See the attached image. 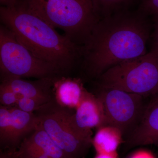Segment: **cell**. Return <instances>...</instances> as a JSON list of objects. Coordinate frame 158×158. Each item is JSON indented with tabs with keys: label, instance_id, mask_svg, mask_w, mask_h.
Returning a JSON list of instances; mask_svg holds the SVG:
<instances>
[{
	"label": "cell",
	"instance_id": "cell-15",
	"mask_svg": "<svg viewBox=\"0 0 158 158\" xmlns=\"http://www.w3.org/2000/svg\"><path fill=\"white\" fill-rule=\"evenodd\" d=\"M11 107L0 106L1 150H9L11 137Z\"/></svg>",
	"mask_w": 158,
	"mask_h": 158
},
{
	"label": "cell",
	"instance_id": "cell-13",
	"mask_svg": "<svg viewBox=\"0 0 158 158\" xmlns=\"http://www.w3.org/2000/svg\"><path fill=\"white\" fill-rule=\"evenodd\" d=\"M19 149L37 150L53 158H66L39 124L23 141Z\"/></svg>",
	"mask_w": 158,
	"mask_h": 158
},
{
	"label": "cell",
	"instance_id": "cell-3",
	"mask_svg": "<svg viewBox=\"0 0 158 158\" xmlns=\"http://www.w3.org/2000/svg\"><path fill=\"white\" fill-rule=\"evenodd\" d=\"M19 3L82 46L101 19L92 0H19Z\"/></svg>",
	"mask_w": 158,
	"mask_h": 158
},
{
	"label": "cell",
	"instance_id": "cell-6",
	"mask_svg": "<svg viewBox=\"0 0 158 158\" xmlns=\"http://www.w3.org/2000/svg\"><path fill=\"white\" fill-rule=\"evenodd\" d=\"M0 72L1 79H41L65 75L56 66L34 56L3 25L0 27Z\"/></svg>",
	"mask_w": 158,
	"mask_h": 158
},
{
	"label": "cell",
	"instance_id": "cell-12",
	"mask_svg": "<svg viewBox=\"0 0 158 158\" xmlns=\"http://www.w3.org/2000/svg\"><path fill=\"white\" fill-rule=\"evenodd\" d=\"M11 137L9 150L16 151L27 137L39 124L34 113L24 112L15 106L11 107Z\"/></svg>",
	"mask_w": 158,
	"mask_h": 158
},
{
	"label": "cell",
	"instance_id": "cell-1",
	"mask_svg": "<svg viewBox=\"0 0 158 158\" xmlns=\"http://www.w3.org/2000/svg\"><path fill=\"white\" fill-rule=\"evenodd\" d=\"M146 15L127 10L101 19L81 46L90 76L98 77L109 69L147 53L151 27Z\"/></svg>",
	"mask_w": 158,
	"mask_h": 158
},
{
	"label": "cell",
	"instance_id": "cell-8",
	"mask_svg": "<svg viewBox=\"0 0 158 158\" xmlns=\"http://www.w3.org/2000/svg\"><path fill=\"white\" fill-rule=\"evenodd\" d=\"M125 140L126 147L158 145V94L146 105L142 117L134 131Z\"/></svg>",
	"mask_w": 158,
	"mask_h": 158
},
{
	"label": "cell",
	"instance_id": "cell-7",
	"mask_svg": "<svg viewBox=\"0 0 158 158\" xmlns=\"http://www.w3.org/2000/svg\"><path fill=\"white\" fill-rule=\"evenodd\" d=\"M98 88L96 96L103 107L107 125L118 129L126 138L142 117L146 106L144 96L118 89Z\"/></svg>",
	"mask_w": 158,
	"mask_h": 158
},
{
	"label": "cell",
	"instance_id": "cell-17",
	"mask_svg": "<svg viewBox=\"0 0 158 158\" xmlns=\"http://www.w3.org/2000/svg\"><path fill=\"white\" fill-rule=\"evenodd\" d=\"M49 102L45 100L21 97L15 106L24 112L33 113Z\"/></svg>",
	"mask_w": 158,
	"mask_h": 158
},
{
	"label": "cell",
	"instance_id": "cell-2",
	"mask_svg": "<svg viewBox=\"0 0 158 158\" xmlns=\"http://www.w3.org/2000/svg\"><path fill=\"white\" fill-rule=\"evenodd\" d=\"M3 25L35 56L56 66L66 75L81 57V46L73 42L55 28L20 4L1 6Z\"/></svg>",
	"mask_w": 158,
	"mask_h": 158
},
{
	"label": "cell",
	"instance_id": "cell-25",
	"mask_svg": "<svg viewBox=\"0 0 158 158\" xmlns=\"http://www.w3.org/2000/svg\"><path fill=\"white\" fill-rule=\"evenodd\" d=\"M157 146H158V145H157ZM157 158H158V156H157Z\"/></svg>",
	"mask_w": 158,
	"mask_h": 158
},
{
	"label": "cell",
	"instance_id": "cell-4",
	"mask_svg": "<svg viewBox=\"0 0 158 158\" xmlns=\"http://www.w3.org/2000/svg\"><path fill=\"white\" fill-rule=\"evenodd\" d=\"M40 126L66 158H83L92 145V132L79 129L74 110L59 105L54 98L35 111Z\"/></svg>",
	"mask_w": 158,
	"mask_h": 158
},
{
	"label": "cell",
	"instance_id": "cell-19",
	"mask_svg": "<svg viewBox=\"0 0 158 158\" xmlns=\"http://www.w3.org/2000/svg\"><path fill=\"white\" fill-rule=\"evenodd\" d=\"M138 11L146 16L158 14V0H141Z\"/></svg>",
	"mask_w": 158,
	"mask_h": 158
},
{
	"label": "cell",
	"instance_id": "cell-24",
	"mask_svg": "<svg viewBox=\"0 0 158 158\" xmlns=\"http://www.w3.org/2000/svg\"><path fill=\"white\" fill-rule=\"evenodd\" d=\"M94 158H118V153H96Z\"/></svg>",
	"mask_w": 158,
	"mask_h": 158
},
{
	"label": "cell",
	"instance_id": "cell-10",
	"mask_svg": "<svg viewBox=\"0 0 158 158\" xmlns=\"http://www.w3.org/2000/svg\"><path fill=\"white\" fill-rule=\"evenodd\" d=\"M55 77L37 79L34 81L9 77L1 79V81L11 88L19 97H23L50 101L54 98L52 87Z\"/></svg>",
	"mask_w": 158,
	"mask_h": 158
},
{
	"label": "cell",
	"instance_id": "cell-5",
	"mask_svg": "<svg viewBox=\"0 0 158 158\" xmlns=\"http://www.w3.org/2000/svg\"><path fill=\"white\" fill-rule=\"evenodd\" d=\"M98 88L142 96L158 94V54L150 52L109 69L98 78Z\"/></svg>",
	"mask_w": 158,
	"mask_h": 158
},
{
	"label": "cell",
	"instance_id": "cell-21",
	"mask_svg": "<svg viewBox=\"0 0 158 158\" xmlns=\"http://www.w3.org/2000/svg\"><path fill=\"white\" fill-rule=\"evenodd\" d=\"M127 158H158L150 152L145 149H139L131 154Z\"/></svg>",
	"mask_w": 158,
	"mask_h": 158
},
{
	"label": "cell",
	"instance_id": "cell-14",
	"mask_svg": "<svg viewBox=\"0 0 158 158\" xmlns=\"http://www.w3.org/2000/svg\"><path fill=\"white\" fill-rule=\"evenodd\" d=\"M124 136L121 131L111 126L106 125L97 129L92 138L96 153H113L117 150L123 141Z\"/></svg>",
	"mask_w": 158,
	"mask_h": 158
},
{
	"label": "cell",
	"instance_id": "cell-22",
	"mask_svg": "<svg viewBox=\"0 0 158 158\" xmlns=\"http://www.w3.org/2000/svg\"><path fill=\"white\" fill-rule=\"evenodd\" d=\"M19 0H0V3L2 6L8 8L14 7L17 6L19 2Z\"/></svg>",
	"mask_w": 158,
	"mask_h": 158
},
{
	"label": "cell",
	"instance_id": "cell-23",
	"mask_svg": "<svg viewBox=\"0 0 158 158\" xmlns=\"http://www.w3.org/2000/svg\"><path fill=\"white\" fill-rule=\"evenodd\" d=\"M15 152L1 150L0 158H17Z\"/></svg>",
	"mask_w": 158,
	"mask_h": 158
},
{
	"label": "cell",
	"instance_id": "cell-20",
	"mask_svg": "<svg viewBox=\"0 0 158 158\" xmlns=\"http://www.w3.org/2000/svg\"><path fill=\"white\" fill-rule=\"evenodd\" d=\"M154 31L151 51L158 54V14L154 15Z\"/></svg>",
	"mask_w": 158,
	"mask_h": 158
},
{
	"label": "cell",
	"instance_id": "cell-9",
	"mask_svg": "<svg viewBox=\"0 0 158 158\" xmlns=\"http://www.w3.org/2000/svg\"><path fill=\"white\" fill-rule=\"evenodd\" d=\"M74 119L79 129L87 132L107 125L104 110L99 99L86 90L74 110Z\"/></svg>",
	"mask_w": 158,
	"mask_h": 158
},
{
	"label": "cell",
	"instance_id": "cell-18",
	"mask_svg": "<svg viewBox=\"0 0 158 158\" xmlns=\"http://www.w3.org/2000/svg\"><path fill=\"white\" fill-rule=\"evenodd\" d=\"M19 97L9 87L1 83L0 85V103L5 106H15Z\"/></svg>",
	"mask_w": 158,
	"mask_h": 158
},
{
	"label": "cell",
	"instance_id": "cell-11",
	"mask_svg": "<svg viewBox=\"0 0 158 158\" xmlns=\"http://www.w3.org/2000/svg\"><path fill=\"white\" fill-rule=\"evenodd\" d=\"M86 90L80 79L63 75L54 78L52 90L54 99L64 107L75 110Z\"/></svg>",
	"mask_w": 158,
	"mask_h": 158
},
{
	"label": "cell",
	"instance_id": "cell-16",
	"mask_svg": "<svg viewBox=\"0 0 158 158\" xmlns=\"http://www.w3.org/2000/svg\"><path fill=\"white\" fill-rule=\"evenodd\" d=\"M135 0H92L101 19L126 8Z\"/></svg>",
	"mask_w": 158,
	"mask_h": 158
}]
</instances>
